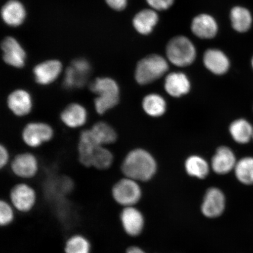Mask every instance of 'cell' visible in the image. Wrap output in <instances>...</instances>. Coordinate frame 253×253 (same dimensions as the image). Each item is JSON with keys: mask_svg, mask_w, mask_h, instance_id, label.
<instances>
[{"mask_svg": "<svg viewBox=\"0 0 253 253\" xmlns=\"http://www.w3.org/2000/svg\"><path fill=\"white\" fill-rule=\"evenodd\" d=\"M157 164L147 151L136 149L126 155L122 163V170L126 178L136 181H146L156 173Z\"/></svg>", "mask_w": 253, "mask_h": 253, "instance_id": "6da1fadb", "label": "cell"}, {"mask_svg": "<svg viewBox=\"0 0 253 253\" xmlns=\"http://www.w3.org/2000/svg\"><path fill=\"white\" fill-rule=\"evenodd\" d=\"M169 69L165 59L158 55L145 57L138 63L135 77L139 84H147L162 77Z\"/></svg>", "mask_w": 253, "mask_h": 253, "instance_id": "7a4b0ae2", "label": "cell"}, {"mask_svg": "<svg viewBox=\"0 0 253 253\" xmlns=\"http://www.w3.org/2000/svg\"><path fill=\"white\" fill-rule=\"evenodd\" d=\"M167 55L169 61L179 67L189 66L195 61L196 49L188 38H173L167 46Z\"/></svg>", "mask_w": 253, "mask_h": 253, "instance_id": "3957f363", "label": "cell"}, {"mask_svg": "<svg viewBox=\"0 0 253 253\" xmlns=\"http://www.w3.org/2000/svg\"><path fill=\"white\" fill-rule=\"evenodd\" d=\"M74 188V182L65 175H52L43 185V192L47 201L56 204L66 200V197Z\"/></svg>", "mask_w": 253, "mask_h": 253, "instance_id": "277c9868", "label": "cell"}, {"mask_svg": "<svg viewBox=\"0 0 253 253\" xmlns=\"http://www.w3.org/2000/svg\"><path fill=\"white\" fill-rule=\"evenodd\" d=\"M91 71V65L84 58L76 59L66 69L63 86L66 89L81 88L86 84Z\"/></svg>", "mask_w": 253, "mask_h": 253, "instance_id": "5b68a950", "label": "cell"}, {"mask_svg": "<svg viewBox=\"0 0 253 253\" xmlns=\"http://www.w3.org/2000/svg\"><path fill=\"white\" fill-rule=\"evenodd\" d=\"M112 196L117 203L126 207H132L140 200L141 191L137 181L126 178L113 186Z\"/></svg>", "mask_w": 253, "mask_h": 253, "instance_id": "8992f818", "label": "cell"}, {"mask_svg": "<svg viewBox=\"0 0 253 253\" xmlns=\"http://www.w3.org/2000/svg\"><path fill=\"white\" fill-rule=\"evenodd\" d=\"M54 131L51 126L43 122H31L24 126L22 138L24 143L32 148H37L52 140Z\"/></svg>", "mask_w": 253, "mask_h": 253, "instance_id": "52a82bcc", "label": "cell"}, {"mask_svg": "<svg viewBox=\"0 0 253 253\" xmlns=\"http://www.w3.org/2000/svg\"><path fill=\"white\" fill-rule=\"evenodd\" d=\"M9 198L15 210L22 213H27L35 207L37 194L34 188L29 185L18 183L11 189Z\"/></svg>", "mask_w": 253, "mask_h": 253, "instance_id": "ba28073f", "label": "cell"}, {"mask_svg": "<svg viewBox=\"0 0 253 253\" xmlns=\"http://www.w3.org/2000/svg\"><path fill=\"white\" fill-rule=\"evenodd\" d=\"M8 108L17 117L26 116L33 108V100L29 91L23 88L12 91L7 99Z\"/></svg>", "mask_w": 253, "mask_h": 253, "instance_id": "9c48e42d", "label": "cell"}, {"mask_svg": "<svg viewBox=\"0 0 253 253\" xmlns=\"http://www.w3.org/2000/svg\"><path fill=\"white\" fill-rule=\"evenodd\" d=\"M2 58L7 65L15 68H22L26 61V53L14 38L7 37L1 43Z\"/></svg>", "mask_w": 253, "mask_h": 253, "instance_id": "30bf717a", "label": "cell"}, {"mask_svg": "<svg viewBox=\"0 0 253 253\" xmlns=\"http://www.w3.org/2000/svg\"><path fill=\"white\" fill-rule=\"evenodd\" d=\"M39 166L37 158L34 154L24 153L15 157L12 161L11 169L19 178L30 179L37 173Z\"/></svg>", "mask_w": 253, "mask_h": 253, "instance_id": "8fae6325", "label": "cell"}, {"mask_svg": "<svg viewBox=\"0 0 253 253\" xmlns=\"http://www.w3.org/2000/svg\"><path fill=\"white\" fill-rule=\"evenodd\" d=\"M62 70V63L57 60L41 62L33 69L35 81L42 86H47L58 79Z\"/></svg>", "mask_w": 253, "mask_h": 253, "instance_id": "7c38bea8", "label": "cell"}, {"mask_svg": "<svg viewBox=\"0 0 253 253\" xmlns=\"http://www.w3.org/2000/svg\"><path fill=\"white\" fill-rule=\"evenodd\" d=\"M225 208V197L223 192L216 188L208 189L202 206L205 216L214 218L220 216Z\"/></svg>", "mask_w": 253, "mask_h": 253, "instance_id": "4fadbf2b", "label": "cell"}, {"mask_svg": "<svg viewBox=\"0 0 253 253\" xmlns=\"http://www.w3.org/2000/svg\"><path fill=\"white\" fill-rule=\"evenodd\" d=\"M88 113L82 104L72 103L63 109L60 115L61 122L68 127L77 128L86 124Z\"/></svg>", "mask_w": 253, "mask_h": 253, "instance_id": "5bb4252c", "label": "cell"}, {"mask_svg": "<svg viewBox=\"0 0 253 253\" xmlns=\"http://www.w3.org/2000/svg\"><path fill=\"white\" fill-rule=\"evenodd\" d=\"M123 229L127 235H140L144 227V217L140 211L133 207H126L120 214Z\"/></svg>", "mask_w": 253, "mask_h": 253, "instance_id": "9a60e30c", "label": "cell"}, {"mask_svg": "<svg viewBox=\"0 0 253 253\" xmlns=\"http://www.w3.org/2000/svg\"><path fill=\"white\" fill-rule=\"evenodd\" d=\"M237 161L235 154L227 147H221L216 151L211 161V167L218 174H226L235 169Z\"/></svg>", "mask_w": 253, "mask_h": 253, "instance_id": "2e32d148", "label": "cell"}, {"mask_svg": "<svg viewBox=\"0 0 253 253\" xmlns=\"http://www.w3.org/2000/svg\"><path fill=\"white\" fill-rule=\"evenodd\" d=\"M98 145H101L94 138L90 129H84L79 135L78 143L79 160L82 165L90 167L91 156Z\"/></svg>", "mask_w": 253, "mask_h": 253, "instance_id": "e0dca14e", "label": "cell"}, {"mask_svg": "<svg viewBox=\"0 0 253 253\" xmlns=\"http://www.w3.org/2000/svg\"><path fill=\"white\" fill-rule=\"evenodd\" d=\"M204 62L208 70L216 75H223L228 71L230 62L224 53L220 50L211 49L205 52Z\"/></svg>", "mask_w": 253, "mask_h": 253, "instance_id": "ac0fdd59", "label": "cell"}, {"mask_svg": "<svg viewBox=\"0 0 253 253\" xmlns=\"http://www.w3.org/2000/svg\"><path fill=\"white\" fill-rule=\"evenodd\" d=\"M191 28L195 36L202 39H212L217 32L216 21L208 14H201L196 17L192 21Z\"/></svg>", "mask_w": 253, "mask_h": 253, "instance_id": "d6986e66", "label": "cell"}, {"mask_svg": "<svg viewBox=\"0 0 253 253\" xmlns=\"http://www.w3.org/2000/svg\"><path fill=\"white\" fill-rule=\"evenodd\" d=\"M1 17L4 23L9 26L18 27L24 23L26 11L20 1L10 0L3 6Z\"/></svg>", "mask_w": 253, "mask_h": 253, "instance_id": "ffe728a7", "label": "cell"}, {"mask_svg": "<svg viewBox=\"0 0 253 253\" xmlns=\"http://www.w3.org/2000/svg\"><path fill=\"white\" fill-rule=\"evenodd\" d=\"M191 88L189 79L182 73H171L165 82L167 92L173 97H181L187 94Z\"/></svg>", "mask_w": 253, "mask_h": 253, "instance_id": "44dd1931", "label": "cell"}, {"mask_svg": "<svg viewBox=\"0 0 253 253\" xmlns=\"http://www.w3.org/2000/svg\"><path fill=\"white\" fill-rule=\"evenodd\" d=\"M158 21V17L156 11L153 9H145L135 15L133 25L139 33L147 35L151 33Z\"/></svg>", "mask_w": 253, "mask_h": 253, "instance_id": "7402d4cb", "label": "cell"}, {"mask_svg": "<svg viewBox=\"0 0 253 253\" xmlns=\"http://www.w3.org/2000/svg\"><path fill=\"white\" fill-rule=\"evenodd\" d=\"M230 20L233 29L239 33H246L252 26L253 16L251 11L240 6H236L231 10Z\"/></svg>", "mask_w": 253, "mask_h": 253, "instance_id": "603a6c76", "label": "cell"}, {"mask_svg": "<svg viewBox=\"0 0 253 253\" xmlns=\"http://www.w3.org/2000/svg\"><path fill=\"white\" fill-rule=\"evenodd\" d=\"M89 89L96 96H120V87L114 79L108 77L97 78L91 82Z\"/></svg>", "mask_w": 253, "mask_h": 253, "instance_id": "cb8c5ba5", "label": "cell"}, {"mask_svg": "<svg viewBox=\"0 0 253 253\" xmlns=\"http://www.w3.org/2000/svg\"><path fill=\"white\" fill-rule=\"evenodd\" d=\"M230 132L236 142L242 144H247L253 140V126L246 120H236L230 126Z\"/></svg>", "mask_w": 253, "mask_h": 253, "instance_id": "d4e9b609", "label": "cell"}, {"mask_svg": "<svg viewBox=\"0 0 253 253\" xmlns=\"http://www.w3.org/2000/svg\"><path fill=\"white\" fill-rule=\"evenodd\" d=\"M96 141L101 145L114 143L118 134L112 126L105 122H98L90 129Z\"/></svg>", "mask_w": 253, "mask_h": 253, "instance_id": "484cf974", "label": "cell"}, {"mask_svg": "<svg viewBox=\"0 0 253 253\" xmlns=\"http://www.w3.org/2000/svg\"><path fill=\"white\" fill-rule=\"evenodd\" d=\"M142 107L145 112L152 117L162 116L166 110V102L163 97L157 94H150L144 97Z\"/></svg>", "mask_w": 253, "mask_h": 253, "instance_id": "4316f807", "label": "cell"}, {"mask_svg": "<svg viewBox=\"0 0 253 253\" xmlns=\"http://www.w3.org/2000/svg\"><path fill=\"white\" fill-rule=\"evenodd\" d=\"M235 171L240 182L247 185H253V157H247L237 161Z\"/></svg>", "mask_w": 253, "mask_h": 253, "instance_id": "83f0119b", "label": "cell"}, {"mask_svg": "<svg viewBox=\"0 0 253 253\" xmlns=\"http://www.w3.org/2000/svg\"><path fill=\"white\" fill-rule=\"evenodd\" d=\"M113 155L104 145H98L91 158L90 167L100 170L109 169L113 162Z\"/></svg>", "mask_w": 253, "mask_h": 253, "instance_id": "f1b7e54d", "label": "cell"}, {"mask_svg": "<svg viewBox=\"0 0 253 253\" xmlns=\"http://www.w3.org/2000/svg\"><path fill=\"white\" fill-rule=\"evenodd\" d=\"M185 169L189 175L203 179L208 175L210 167L203 158L199 156H191L185 163Z\"/></svg>", "mask_w": 253, "mask_h": 253, "instance_id": "f546056e", "label": "cell"}, {"mask_svg": "<svg viewBox=\"0 0 253 253\" xmlns=\"http://www.w3.org/2000/svg\"><path fill=\"white\" fill-rule=\"evenodd\" d=\"M89 240L81 235H75L68 239L65 243V253H91Z\"/></svg>", "mask_w": 253, "mask_h": 253, "instance_id": "4dcf8cb0", "label": "cell"}, {"mask_svg": "<svg viewBox=\"0 0 253 253\" xmlns=\"http://www.w3.org/2000/svg\"><path fill=\"white\" fill-rule=\"evenodd\" d=\"M120 96H96L94 100V106L97 114L103 115L115 107L119 103Z\"/></svg>", "mask_w": 253, "mask_h": 253, "instance_id": "1f68e13d", "label": "cell"}, {"mask_svg": "<svg viewBox=\"0 0 253 253\" xmlns=\"http://www.w3.org/2000/svg\"><path fill=\"white\" fill-rule=\"evenodd\" d=\"M15 208L11 204L5 201L0 202V224L1 226L11 224L14 220Z\"/></svg>", "mask_w": 253, "mask_h": 253, "instance_id": "d6a6232c", "label": "cell"}, {"mask_svg": "<svg viewBox=\"0 0 253 253\" xmlns=\"http://www.w3.org/2000/svg\"><path fill=\"white\" fill-rule=\"evenodd\" d=\"M148 4L156 10H165L170 7L174 0H147Z\"/></svg>", "mask_w": 253, "mask_h": 253, "instance_id": "836d02e7", "label": "cell"}, {"mask_svg": "<svg viewBox=\"0 0 253 253\" xmlns=\"http://www.w3.org/2000/svg\"><path fill=\"white\" fill-rule=\"evenodd\" d=\"M9 160L8 150L4 145L1 144L0 146V167L1 169L7 165Z\"/></svg>", "mask_w": 253, "mask_h": 253, "instance_id": "e575fe53", "label": "cell"}, {"mask_svg": "<svg viewBox=\"0 0 253 253\" xmlns=\"http://www.w3.org/2000/svg\"><path fill=\"white\" fill-rule=\"evenodd\" d=\"M106 1L111 8L117 11L123 10L126 5V0H106Z\"/></svg>", "mask_w": 253, "mask_h": 253, "instance_id": "d590c367", "label": "cell"}, {"mask_svg": "<svg viewBox=\"0 0 253 253\" xmlns=\"http://www.w3.org/2000/svg\"><path fill=\"white\" fill-rule=\"evenodd\" d=\"M126 253H145L137 247H131L127 249Z\"/></svg>", "mask_w": 253, "mask_h": 253, "instance_id": "8d00e7d4", "label": "cell"}, {"mask_svg": "<svg viewBox=\"0 0 253 253\" xmlns=\"http://www.w3.org/2000/svg\"><path fill=\"white\" fill-rule=\"evenodd\" d=\"M251 62H252V68H253V57H252V61H251Z\"/></svg>", "mask_w": 253, "mask_h": 253, "instance_id": "74e56055", "label": "cell"}, {"mask_svg": "<svg viewBox=\"0 0 253 253\" xmlns=\"http://www.w3.org/2000/svg\"></svg>", "mask_w": 253, "mask_h": 253, "instance_id": "f35d334b", "label": "cell"}]
</instances>
